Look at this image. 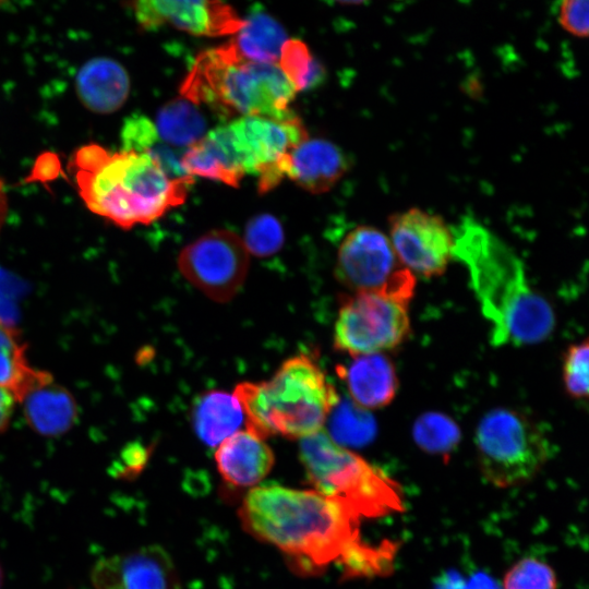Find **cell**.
I'll use <instances>...</instances> for the list:
<instances>
[{"instance_id":"obj_1","label":"cell","mask_w":589,"mask_h":589,"mask_svg":"<svg viewBox=\"0 0 589 589\" xmlns=\"http://www.w3.org/2000/svg\"><path fill=\"white\" fill-rule=\"evenodd\" d=\"M242 527L276 546L301 573H316L359 543V516L316 492L277 484L251 489L239 508Z\"/></svg>"},{"instance_id":"obj_2","label":"cell","mask_w":589,"mask_h":589,"mask_svg":"<svg viewBox=\"0 0 589 589\" xmlns=\"http://www.w3.org/2000/svg\"><path fill=\"white\" fill-rule=\"evenodd\" d=\"M453 256L468 271L494 346H527L551 335L555 315L529 285L519 256L495 233L471 217L453 229Z\"/></svg>"},{"instance_id":"obj_3","label":"cell","mask_w":589,"mask_h":589,"mask_svg":"<svg viewBox=\"0 0 589 589\" xmlns=\"http://www.w3.org/2000/svg\"><path fill=\"white\" fill-rule=\"evenodd\" d=\"M77 192L91 212L123 229L148 225L181 205L193 177L175 178L154 156L80 147L71 160Z\"/></svg>"},{"instance_id":"obj_4","label":"cell","mask_w":589,"mask_h":589,"mask_svg":"<svg viewBox=\"0 0 589 589\" xmlns=\"http://www.w3.org/2000/svg\"><path fill=\"white\" fill-rule=\"evenodd\" d=\"M233 394L247 429L262 438L312 435L340 400L320 365L304 353L285 360L267 381L239 383Z\"/></svg>"},{"instance_id":"obj_5","label":"cell","mask_w":589,"mask_h":589,"mask_svg":"<svg viewBox=\"0 0 589 589\" xmlns=\"http://www.w3.org/2000/svg\"><path fill=\"white\" fill-rule=\"evenodd\" d=\"M180 93L224 117L281 119L297 91L278 64L245 60L228 41L196 57Z\"/></svg>"},{"instance_id":"obj_6","label":"cell","mask_w":589,"mask_h":589,"mask_svg":"<svg viewBox=\"0 0 589 589\" xmlns=\"http://www.w3.org/2000/svg\"><path fill=\"white\" fill-rule=\"evenodd\" d=\"M299 456L314 490L359 517H380L402 509L398 484L380 468L337 444L324 429L301 438Z\"/></svg>"},{"instance_id":"obj_7","label":"cell","mask_w":589,"mask_h":589,"mask_svg":"<svg viewBox=\"0 0 589 589\" xmlns=\"http://www.w3.org/2000/svg\"><path fill=\"white\" fill-rule=\"evenodd\" d=\"M206 137L232 187L252 175L265 193L286 177L289 153L309 136L299 117L291 113L281 119L239 117L208 131Z\"/></svg>"},{"instance_id":"obj_8","label":"cell","mask_w":589,"mask_h":589,"mask_svg":"<svg viewBox=\"0 0 589 589\" xmlns=\"http://www.w3.org/2000/svg\"><path fill=\"white\" fill-rule=\"evenodd\" d=\"M474 445L482 476L497 488L530 481L553 453L545 432L532 419L504 407L494 408L481 418Z\"/></svg>"},{"instance_id":"obj_9","label":"cell","mask_w":589,"mask_h":589,"mask_svg":"<svg viewBox=\"0 0 589 589\" xmlns=\"http://www.w3.org/2000/svg\"><path fill=\"white\" fill-rule=\"evenodd\" d=\"M336 278L354 292H382L410 301L416 276L397 257L388 236L373 226H358L341 241Z\"/></svg>"},{"instance_id":"obj_10","label":"cell","mask_w":589,"mask_h":589,"mask_svg":"<svg viewBox=\"0 0 589 589\" xmlns=\"http://www.w3.org/2000/svg\"><path fill=\"white\" fill-rule=\"evenodd\" d=\"M409 301L382 292H354L339 308L334 347L353 356L384 353L410 330Z\"/></svg>"},{"instance_id":"obj_11","label":"cell","mask_w":589,"mask_h":589,"mask_svg":"<svg viewBox=\"0 0 589 589\" xmlns=\"http://www.w3.org/2000/svg\"><path fill=\"white\" fill-rule=\"evenodd\" d=\"M250 254L235 232L212 230L185 245L178 256L181 274L216 302L231 300L243 285Z\"/></svg>"},{"instance_id":"obj_12","label":"cell","mask_w":589,"mask_h":589,"mask_svg":"<svg viewBox=\"0 0 589 589\" xmlns=\"http://www.w3.org/2000/svg\"><path fill=\"white\" fill-rule=\"evenodd\" d=\"M389 240L400 263L414 276L442 275L453 256L454 233L436 214L412 207L389 217Z\"/></svg>"},{"instance_id":"obj_13","label":"cell","mask_w":589,"mask_h":589,"mask_svg":"<svg viewBox=\"0 0 589 589\" xmlns=\"http://www.w3.org/2000/svg\"><path fill=\"white\" fill-rule=\"evenodd\" d=\"M135 22L144 31L171 25L195 36L233 35L243 24L223 0H131Z\"/></svg>"},{"instance_id":"obj_14","label":"cell","mask_w":589,"mask_h":589,"mask_svg":"<svg viewBox=\"0 0 589 589\" xmlns=\"http://www.w3.org/2000/svg\"><path fill=\"white\" fill-rule=\"evenodd\" d=\"M94 589H180L175 563L160 545H145L97 561L91 573Z\"/></svg>"},{"instance_id":"obj_15","label":"cell","mask_w":589,"mask_h":589,"mask_svg":"<svg viewBox=\"0 0 589 589\" xmlns=\"http://www.w3.org/2000/svg\"><path fill=\"white\" fill-rule=\"evenodd\" d=\"M347 170L348 159L337 145L324 139L306 137L289 153L286 177L318 194L330 190Z\"/></svg>"},{"instance_id":"obj_16","label":"cell","mask_w":589,"mask_h":589,"mask_svg":"<svg viewBox=\"0 0 589 589\" xmlns=\"http://www.w3.org/2000/svg\"><path fill=\"white\" fill-rule=\"evenodd\" d=\"M214 458L223 479L236 486L257 484L275 461L269 445L248 429L235 432L217 445Z\"/></svg>"},{"instance_id":"obj_17","label":"cell","mask_w":589,"mask_h":589,"mask_svg":"<svg viewBox=\"0 0 589 589\" xmlns=\"http://www.w3.org/2000/svg\"><path fill=\"white\" fill-rule=\"evenodd\" d=\"M352 401L368 410L387 406L398 388L396 369L384 353L353 356L345 365L337 366Z\"/></svg>"},{"instance_id":"obj_18","label":"cell","mask_w":589,"mask_h":589,"mask_svg":"<svg viewBox=\"0 0 589 589\" xmlns=\"http://www.w3.org/2000/svg\"><path fill=\"white\" fill-rule=\"evenodd\" d=\"M31 428L47 436L69 431L77 417V407L72 394L55 383L48 373L34 384L19 400Z\"/></svg>"},{"instance_id":"obj_19","label":"cell","mask_w":589,"mask_h":589,"mask_svg":"<svg viewBox=\"0 0 589 589\" xmlns=\"http://www.w3.org/2000/svg\"><path fill=\"white\" fill-rule=\"evenodd\" d=\"M75 88L85 107L98 113H111L127 100L130 79L116 60L96 57L85 62L75 77Z\"/></svg>"},{"instance_id":"obj_20","label":"cell","mask_w":589,"mask_h":589,"mask_svg":"<svg viewBox=\"0 0 589 589\" xmlns=\"http://www.w3.org/2000/svg\"><path fill=\"white\" fill-rule=\"evenodd\" d=\"M243 421L244 413L235 394L219 389L199 396L192 409L196 435L212 447L237 432Z\"/></svg>"},{"instance_id":"obj_21","label":"cell","mask_w":589,"mask_h":589,"mask_svg":"<svg viewBox=\"0 0 589 589\" xmlns=\"http://www.w3.org/2000/svg\"><path fill=\"white\" fill-rule=\"evenodd\" d=\"M230 40L245 60L277 64L288 39L284 26L266 11L254 8Z\"/></svg>"},{"instance_id":"obj_22","label":"cell","mask_w":589,"mask_h":589,"mask_svg":"<svg viewBox=\"0 0 589 589\" xmlns=\"http://www.w3.org/2000/svg\"><path fill=\"white\" fill-rule=\"evenodd\" d=\"M154 125L158 136L176 149L185 151L207 133L201 106L183 96L165 104L157 112Z\"/></svg>"},{"instance_id":"obj_23","label":"cell","mask_w":589,"mask_h":589,"mask_svg":"<svg viewBox=\"0 0 589 589\" xmlns=\"http://www.w3.org/2000/svg\"><path fill=\"white\" fill-rule=\"evenodd\" d=\"M48 372L32 368L25 357V346L17 333L0 320V387L20 400L25 392Z\"/></svg>"},{"instance_id":"obj_24","label":"cell","mask_w":589,"mask_h":589,"mask_svg":"<svg viewBox=\"0 0 589 589\" xmlns=\"http://www.w3.org/2000/svg\"><path fill=\"white\" fill-rule=\"evenodd\" d=\"M122 148L146 153L159 160L165 169L175 178L188 176L181 166V156L178 151L167 145L155 129L154 122L144 116L129 117L121 132Z\"/></svg>"},{"instance_id":"obj_25","label":"cell","mask_w":589,"mask_h":589,"mask_svg":"<svg viewBox=\"0 0 589 589\" xmlns=\"http://www.w3.org/2000/svg\"><path fill=\"white\" fill-rule=\"evenodd\" d=\"M328 435L345 447L361 446L375 434V422L365 409L353 401H338L329 413Z\"/></svg>"},{"instance_id":"obj_26","label":"cell","mask_w":589,"mask_h":589,"mask_svg":"<svg viewBox=\"0 0 589 589\" xmlns=\"http://www.w3.org/2000/svg\"><path fill=\"white\" fill-rule=\"evenodd\" d=\"M277 64L297 93L317 85L325 75L322 64L300 39L285 41Z\"/></svg>"},{"instance_id":"obj_27","label":"cell","mask_w":589,"mask_h":589,"mask_svg":"<svg viewBox=\"0 0 589 589\" xmlns=\"http://www.w3.org/2000/svg\"><path fill=\"white\" fill-rule=\"evenodd\" d=\"M413 440L424 452L434 455L450 454L460 441V430L448 416L426 412L413 424Z\"/></svg>"},{"instance_id":"obj_28","label":"cell","mask_w":589,"mask_h":589,"mask_svg":"<svg viewBox=\"0 0 589 589\" xmlns=\"http://www.w3.org/2000/svg\"><path fill=\"white\" fill-rule=\"evenodd\" d=\"M284 239L279 220L271 214H260L248 221L242 241L249 254L268 257L281 249Z\"/></svg>"},{"instance_id":"obj_29","label":"cell","mask_w":589,"mask_h":589,"mask_svg":"<svg viewBox=\"0 0 589 589\" xmlns=\"http://www.w3.org/2000/svg\"><path fill=\"white\" fill-rule=\"evenodd\" d=\"M556 585L552 567L534 557L518 561L503 578V589H556Z\"/></svg>"},{"instance_id":"obj_30","label":"cell","mask_w":589,"mask_h":589,"mask_svg":"<svg viewBox=\"0 0 589 589\" xmlns=\"http://www.w3.org/2000/svg\"><path fill=\"white\" fill-rule=\"evenodd\" d=\"M588 340L570 345L563 362V382L568 395L576 399L588 396Z\"/></svg>"},{"instance_id":"obj_31","label":"cell","mask_w":589,"mask_h":589,"mask_svg":"<svg viewBox=\"0 0 589 589\" xmlns=\"http://www.w3.org/2000/svg\"><path fill=\"white\" fill-rule=\"evenodd\" d=\"M558 21L563 28L577 37L588 35V0H561Z\"/></svg>"},{"instance_id":"obj_32","label":"cell","mask_w":589,"mask_h":589,"mask_svg":"<svg viewBox=\"0 0 589 589\" xmlns=\"http://www.w3.org/2000/svg\"><path fill=\"white\" fill-rule=\"evenodd\" d=\"M123 464L122 467L119 468V470L116 471L117 476H134L144 466L145 464V452L140 449H128L123 454Z\"/></svg>"},{"instance_id":"obj_33","label":"cell","mask_w":589,"mask_h":589,"mask_svg":"<svg viewBox=\"0 0 589 589\" xmlns=\"http://www.w3.org/2000/svg\"><path fill=\"white\" fill-rule=\"evenodd\" d=\"M15 398L8 389L0 387V432L4 431L8 426L13 408Z\"/></svg>"},{"instance_id":"obj_34","label":"cell","mask_w":589,"mask_h":589,"mask_svg":"<svg viewBox=\"0 0 589 589\" xmlns=\"http://www.w3.org/2000/svg\"><path fill=\"white\" fill-rule=\"evenodd\" d=\"M465 589H500L486 575L477 574L466 585Z\"/></svg>"},{"instance_id":"obj_35","label":"cell","mask_w":589,"mask_h":589,"mask_svg":"<svg viewBox=\"0 0 589 589\" xmlns=\"http://www.w3.org/2000/svg\"><path fill=\"white\" fill-rule=\"evenodd\" d=\"M7 209H8L7 194L3 188V183L0 180V230L5 219Z\"/></svg>"},{"instance_id":"obj_36","label":"cell","mask_w":589,"mask_h":589,"mask_svg":"<svg viewBox=\"0 0 589 589\" xmlns=\"http://www.w3.org/2000/svg\"><path fill=\"white\" fill-rule=\"evenodd\" d=\"M332 1L340 3V4H359L365 0H332Z\"/></svg>"},{"instance_id":"obj_37","label":"cell","mask_w":589,"mask_h":589,"mask_svg":"<svg viewBox=\"0 0 589 589\" xmlns=\"http://www.w3.org/2000/svg\"><path fill=\"white\" fill-rule=\"evenodd\" d=\"M3 569H2V566L0 564V589H2L3 587Z\"/></svg>"},{"instance_id":"obj_38","label":"cell","mask_w":589,"mask_h":589,"mask_svg":"<svg viewBox=\"0 0 589 589\" xmlns=\"http://www.w3.org/2000/svg\"><path fill=\"white\" fill-rule=\"evenodd\" d=\"M7 0H0V4H2L3 2H5Z\"/></svg>"}]
</instances>
